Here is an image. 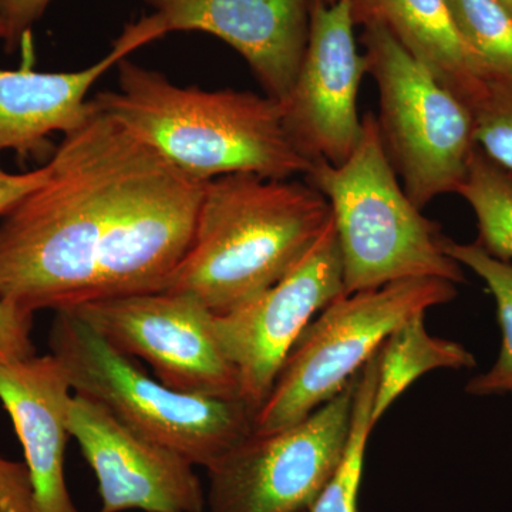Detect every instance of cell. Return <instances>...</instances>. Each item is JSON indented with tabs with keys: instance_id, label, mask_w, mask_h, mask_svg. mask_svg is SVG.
Returning a JSON list of instances; mask_svg holds the SVG:
<instances>
[{
	"instance_id": "obj_9",
	"label": "cell",
	"mask_w": 512,
	"mask_h": 512,
	"mask_svg": "<svg viewBox=\"0 0 512 512\" xmlns=\"http://www.w3.org/2000/svg\"><path fill=\"white\" fill-rule=\"evenodd\" d=\"M70 311L120 352L146 360L175 392L241 400L237 370L215 332V313L190 293L116 296Z\"/></svg>"
},
{
	"instance_id": "obj_12",
	"label": "cell",
	"mask_w": 512,
	"mask_h": 512,
	"mask_svg": "<svg viewBox=\"0 0 512 512\" xmlns=\"http://www.w3.org/2000/svg\"><path fill=\"white\" fill-rule=\"evenodd\" d=\"M350 0H311L308 45L288 100L284 127L311 164L345 163L362 137L357 94L367 60L355 40Z\"/></svg>"
},
{
	"instance_id": "obj_2",
	"label": "cell",
	"mask_w": 512,
	"mask_h": 512,
	"mask_svg": "<svg viewBox=\"0 0 512 512\" xmlns=\"http://www.w3.org/2000/svg\"><path fill=\"white\" fill-rule=\"evenodd\" d=\"M117 67V90L94 103L188 177L289 180L312 170L286 134L282 104L266 94L180 87L127 57Z\"/></svg>"
},
{
	"instance_id": "obj_11",
	"label": "cell",
	"mask_w": 512,
	"mask_h": 512,
	"mask_svg": "<svg viewBox=\"0 0 512 512\" xmlns=\"http://www.w3.org/2000/svg\"><path fill=\"white\" fill-rule=\"evenodd\" d=\"M153 13L113 43L133 53L168 33L220 37L247 60L266 96L284 104L298 76L311 25V0H143Z\"/></svg>"
},
{
	"instance_id": "obj_1",
	"label": "cell",
	"mask_w": 512,
	"mask_h": 512,
	"mask_svg": "<svg viewBox=\"0 0 512 512\" xmlns=\"http://www.w3.org/2000/svg\"><path fill=\"white\" fill-rule=\"evenodd\" d=\"M47 164L0 222V298L35 315L156 291L184 237L156 151L96 104Z\"/></svg>"
},
{
	"instance_id": "obj_25",
	"label": "cell",
	"mask_w": 512,
	"mask_h": 512,
	"mask_svg": "<svg viewBox=\"0 0 512 512\" xmlns=\"http://www.w3.org/2000/svg\"><path fill=\"white\" fill-rule=\"evenodd\" d=\"M0 512H35L28 466L0 457Z\"/></svg>"
},
{
	"instance_id": "obj_16",
	"label": "cell",
	"mask_w": 512,
	"mask_h": 512,
	"mask_svg": "<svg viewBox=\"0 0 512 512\" xmlns=\"http://www.w3.org/2000/svg\"><path fill=\"white\" fill-rule=\"evenodd\" d=\"M350 12L355 25L389 30L466 106L490 74L458 35L447 0H350Z\"/></svg>"
},
{
	"instance_id": "obj_23",
	"label": "cell",
	"mask_w": 512,
	"mask_h": 512,
	"mask_svg": "<svg viewBox=\"0 0 512 512\" xmlns=\"http://www.w3.org/2000/svg\"><path fill=\"white\" fill-rule=\"evenodd\" d=\"M33 313L0 298V363L36 356L32 340Z\"/></svg>"
},
{
	"instance_id": "obj_28",
	"label": "cell",
	"mask_w": 512,
	"mask_h": 512,
	"mask_svg": "<svg viewBox=\"0 0 512 512\" xmlns=\"http://www.w3.org/2000/svg\"><path fill=\"white\" fill-rule=\"evenodd\" d=\"M505 5H507V8L511 10L512 12V0H503Z\"/></svg>"
},
{
	"instance_id": "obj_8",
	"label": "cell",
	"mask_w": 512,
	"mask_h": 512,
	"mask_svg": "<svg viewBox=\"0 0 512 512\" xmlns=\"http://www.w3.org/2000/svg\"><path fill=\"white\" fill-rule=\"evenodd\" d=\"M356 376L299 423L272 433L252 431L225 454L208 470V511L311 510L345 446Z\"/></svg>"
},
{
	"instance_id": "obj_26",
	"label": "cell",
	"mask_w": 512,
	"mask_h": 512,
	"mask_svg": "<svg viewBox=\"0 0 512 512\" xmlns=\"http://www.w3.org/2000/svg\"><path fill=\"white\" fill-rule=\"evenodd\" d=\"M49 175V164L28 173L10 174L0 167V215L12 210L29 192L39 187Z\"/></svg>"
},
{
	"instance_id": "obj_19",
	"label": "cell",
	"mask_w": 512,
	"mask_h": 512,
	"mask_svg": "<svg viewBox=\"0 0 512 512\" xmlns=\"http://www.w3.org/2000/svg\"><path fill=\"white\" fill-rule=\"evenodd\" d=\"M379 352L380 349L357 373L345 446L325 490L309 512H359L357 497L362 483L367 441L375 429L372 413L379 372Z\"/></svg>"
},
{
	"instance_id": "obj_29",
	"label": "cell",
	"mask_w": 512,
	"mask_h": 512,
	"mask_svg": "<svg viewBox=\"0 0 512 512\" xmlns=\"http://www.w3.org/2000/svg\"><path fill=\"white\" fill-rule=\"evenodd\" d=\"M323 2L329 3V5H332V3L338 2V0H323Z\"/></svg>"
},
{
	"instance_id": "obj_17",
	"label": "cell",
	"mask_w": 512,
	"mask_h": 512,
	"mask_svg": "<svg viewBox=\"0 0 512 512\" xmlns=\"http://www.w3.org/2000/svg\"><path fill=\"white\" fill-rule=\"evenodd\" d=\"M419 313L402 323L380 348L372 419L375 426L407 387L437 369H473L476 357L453 340L430 335Z\"/></svg>"
},
{
	"instance_id": "obj_13",
	"label": "cell",
	"mask_w": 512,
	"mask_h": 512,
	"mask_svg": "<svg viewBox=\"0 0 512 512\" xmlns=\"http://www.w3.org/2000/svg\"><path fill=\"white\" fill-rule=\"evenodd\" d=\"M67 427L99 483V512H202L194 464L128 429L101 404L73 394Z\"/></svg>"
},
{
	"instance_id": "obj_7",
	"label": "cell",
	"mask_w": 512,
	"mask_h": 512,
	"mask_svg": "<svg viewBox=\"0 0 512 512\" xmlns=\"http://www.w3.org/2000/svg\"><path fill=\"white\" fill-rule=\"evenodd\" d=\"M367 74L379 90L380 138L406 194L423 210L456 194L476 147L473 120L451 93L383 26H363Z\"/></svg>"
},
{
	"instance_id": "obj_15",
	"label": "cell",
	"mask_w": 512,
	"mask_h": 512,
	"mask_svg": "<svg viewBox=\"0 0 512 512\" xmlns=\"http://www.w3.org/2000/svg\"><path fill=\"white\" fill-rule=\"evenodd\" d=\"M130 53L113 47L99 62L77 72L43 73L0 69V154L47 156L53 133L83 126L96 110L87 94L97 80Z\"/></svg>"
},
{
	"instance_id": "obj_5",
	"label": "cell",
	"mask_w": 512,
	"mask_h": 512,
	"mask_svg": "<svg viewBox=\"0 0 512 512\" xmlns=\"http://www.w3.org/2000/svg\"><path fill=\"white\" fill-rule=\"evenodd\" d=\"M49 346L74 393L101 404L144 439L210 470L254 431L242 400L175 392L148 376L70 309L57 311Z\"/></svg>"
},
{
	"instance_id": "obj_21",
	"label": "cell",
	"mask_w": 512,
	"mask_h": 512,
	"mask_svg": "<svg viewBox=\"0 0 512 512\" xmlns=\"http://www.w3.org/2000/svg\"><path fill=\"white\" fill-rule=\"evenodd\" d=\"M467 49L487 73L512 79V12L503 0H447Z\"/></svg>"
},
{
	"instance_id": "obj_30",
	"label": "cell",
	"mask_w": 512,
	"mask_h": 512,
	"mask_svg": "<svg viewBox=\"0 0 512 512\" xmlns=\"http://www.w3.org/2000/svg\"><path fill=\"white\" fill-rule=\"evenodd\" d=\"M306 512H309V511H306Z\"/></svg>"
},
{
	"instance_id": "obj_6",
	"label": "cell",
	"mask_w": 512,
	"mask_h": 512,
	"mask_svg": "<svg viewBox=\"0 0 512 512\" xmlns=\"http://www.w3.org/2000/svg\"><path fill=\"white\" fill-rule=\"evenodd\" d=\"M446 279L413 278L343 293L296 340L268 399L254 416V433L293 426L342 392L384 340L414 315L457 298Z\"/></svg>"
},
{
	"instance_id": "obj_4",
	"label": "cell",
	"mask_w": 512,
	"mask_h": 512,
	"mask_svg": "<svg viewBox=\"0 0 512 512\" xmlns=\"http://www.w3.org/2000/svg\"><path fill=\"white\" fill-rule=\"evenodd\" d=\"M362 124L359 144L345 163L319 161L305 175L329 202L345 293L413 278L463 284V266L447 254L440 225L424 217L399 183L375 114H366Z\"/></svg>"
},
{
	"instance_id": "obj_10",
	"label": "cell",
	"mask_w": 512,
	"mask_h": 512,
	"mask_svg": "<svg viewBox=\"0 0 512 512\" xmlns=\"http://www.w3.org/2000/svg\"><path fill=\"white\" fill-rule=\"evenodd\" d=\"M343 293L342 254L330 220L312 248L278 284L234 311L215 315V332L237 370L239 396L252 413L268 399L306 326Z\"/></svg>"
},
{
	"instance_id": "obj_24",
	"label": "cell",
	"mask_w": 512,
	"mask_h": 512,
	"mask_svg": "<svg viewBox=\"0 0 512 512\" xmlns=\"http://www.w3.org/2000/svg\"><path fill=\"white\" fill-rule=\"evenodd\" d=\"M52 0H0V22L5 29V50L15 52L42 19Z\"/></svg>"
},
{
	"instance_id": "obj_3",
	"label": "cell",
	"mask_w": 512,
	"mask_h": 512,
	"mask_svg": "<svg viewBox=\"0 0 512 512\" xmlns=\"http://www.w3.org/2000/svg\"><path fill=\"white\" fill-rule=\"evenodd\" d=\"M330 220L328 200L309 183L249 173L207 181L191 247L165 291L225 315L288 275Z\"/></svg>"
},
{
	"instance_id": "obj_27",
	"label": "cell",
	"mask_w": 512,
	"mask_h": 512,
	"mask_svg": "<svg viewBox=\"0 0 512 512\" xmlns=\"http://www.w3.org/2000/svg\"><path fill=\"white\" fill-rule=\"evenodd\" d=\"M3 37H5V29H3L2 22H0V40L3 42Z\"/></svg>"
},
{
	"instance_id": "obj_22",
	"label": "cell",
	"mask_w": 512,
	"mask_h": 512,
	"mask_svg": "<svg viewBox=\"0 0 512 512\" xmlns=\"http://www.w3.org/2000/svg\"><path fill=\"white\" fill-rule=\"evenodd\" d=\"M467 107L473 120L476 146L512 173V79L487 74L480 92Z\"/></svg>"
},
{
	"instance_id": "obj_18",
	"label": "cell",
	"mask_w": 512,
	"mask_h": 512,
	"mask_svg": "<svg viewBox=\"0 0 512 512\" xmlns=\"http://www.w3.org/2000/svg\"><path fill=\"white\" fill-rule=\"evenodd\" d=\"M456 194L470 205L477 220L476 244L501 261L512 262V173L477 146Z\"/></svg>"
},
{
	"instance_id": "obj_14",
	"label": "cell",
	"mask_w": 512,
	"mask_h": 512,
	"mask_svg": "<svg viewBox=\"0 0 512 512\" xmlns=\"http://www.w3.org/2000/svg\"><path fill=\"white\" fill-rule=\"evenodd\" d=\"M72 390L52 353L0 363V402L25 450L35 512H79L64 477Z\"/></svg>"
},
{
	"instance_id": "obj_20",
	"label": "cell",
	"mask_w": 512,
	"mask_h": 512,
	"mask_svg": "<svg viewBox=\"0 0 512 512\" xmlns=\"http://www.w3.org/2000/svg\"><path fill=\"white\" fill-rule=\"evenodd\" d=\"M446 252L461 266H467L483 279L497 305L500 323L501 349L491 369L467 383L466 392L473 396H500L512 394V262L494 258L473 244H460L446 238Z\"/></svg>"
}]
</instances>
